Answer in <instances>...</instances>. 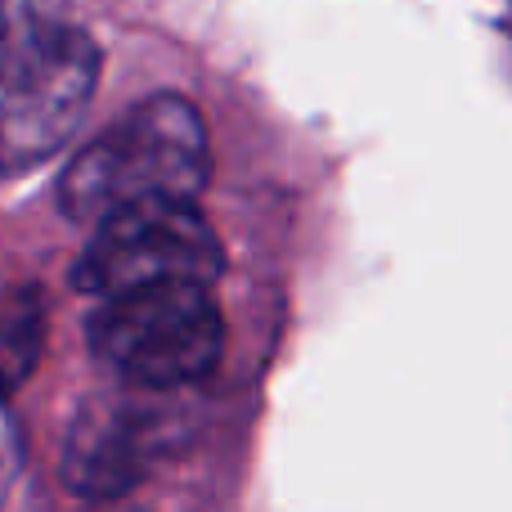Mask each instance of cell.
Listing matches in <instances>:
<instances>
[{
  "mask_svg": "<svg viewBox=\"0 0 512 512\" xmlns=\"http://www.w3.org/2000/svg\"><path fill=\"white\" fill-rule=\"evenodd\" d=\"M86 333L99 364L153 391L207 378L225 346V324L207 283H158L104 297Z\"/></svg>",
  "mask_w": 512,
  "mask_h": 512,
  "instance_id": "cell-3",
  "label": "cell"
},
{
  "mask_svg": "<svg viewBox=\"0 0 512 512\" xmlns=\"http://www.w3.org/2000/svg\"><path fill=\"white\" fill-rule=\"evenodd\" d=\"M36 346H41V310H18L0 324V391L14 387L27 369L36 364Z\"/></svg>",
  "mask_w": 512,
  "mask_h": 512,
  "instance_id": "cell-6",
  "label": "cell"
},
{
  "mask_svg": "<svg viewBox=\"0 0 512 512\" xmlns=\"http://www.w3.org/2000/svg\"><path fill=\"white\" fill-rule=\"evenodd\" d=\"M27 18H36L32 9H27V0H0V36L14 32V27H23Z\"/></svg>",
  "mask_w": 512,
  "mask_h": 512,
  "instance_id": "cell-8",
  "label": "cell"
},
{
  "mask_svg": "<svg viewBox=\"0 0 512 512\" xmlns=\"http://www.w3.org/2000/svg\"><path fill=\"white\" fill-rule=\"evenodd\" d=\"M18 463H23V441H18V427L9 418V409L0 405V504H5L9 486L18 477Z\"/></svg>",
  "mask_w": 512,
  "mask_h": 512,
  "instance_id": "cell-7",
  "label": "cell"
},
{
  "mask_svg": "<svg viewBox=\"0 0 512 512\" xmlns=\"http://www.w3.org/2000/svg\"><path fill=\"white\" fill-rule=\"evenodd\" d=\"M99 81V50L81 27L27 18L0 36V176L63 149Z\"/></svg>",
  "mask_w": 512,
  "mask_h": 512,
  "instance_id": "cell-2",
  "label": "cell"
},
{
  "mask_svg": "<svg viewBox=\"0 0 512 512\" xmlns=\"http://www.w3.org/2000/svg\"><path fill=\"white\" fill-rule=\"evenodd\" d=\"M207 131L194 104L153 95L126 108L68 162L59 203L72 221H108L140 203H194L207 185Z\"/></svg>",
  "mask_w": 512,
  "mask_h": 512,
  "instance_id": "cell-1",
  "label": "cell"
},
{
  "mask_svg": "<svg viewBox=\"0 0 512 512\" xmlns=\"http://www.w3.org/2000/svg\"><path fill=\"white\" fill-rule=\"evenodd\" d=\"M221 274V243L194 203H140L95 225L77 256L72 283L90 297H117L158 283H212Z\"/></svg>",
  "mask_w": 512,
  "mask_h": 512,
  "instance_id": "cell-4",
  "label": "cell"
},
{
  "mask_svg": "<svg viewBox=\"0 0 512 512\" xmlns=\"http://www.w3.org/2000/svg\"><path fill=\"white\" fill-rule=\"evenodd\" d=\"M144 445H149L144 427L122 409L81 414V423L63 441V477L90 499L122 495L144 472Z\"/></svg>",
  "mask_w": 512,
  "mask_h": 512,
  "instance_id": "cell-5",
  "label": "cell"
}]
</instances>
